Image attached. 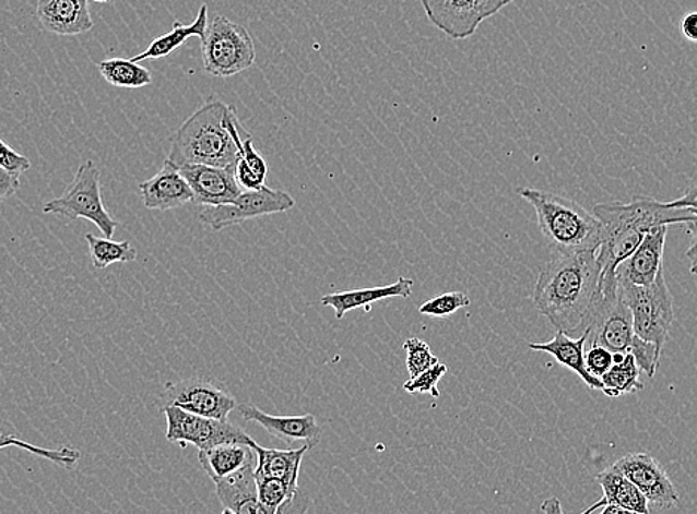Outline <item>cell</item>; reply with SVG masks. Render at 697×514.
I'll return each instance as SVG.
<instances>
[{
    "instance_id": "cell-1",
    "label": "cell",
    "mask_w": 697,
    "mask_h": 514,
    "mask_svg": "<svg viewBox=\"0 0 697 514\" xmlns=\"http://www.w3.org/2000/svg\"><path fill=\"white\" fill-rule=\"evenodd\" d=\"M598 252L556 254L540 270L534 306L558 332H586L601 300Z\"/></svg>"
},
{
    "instance_id": "cell-2",
    "label": "cell",
    "mask_w": 697,
    "mask_h": 514,
    "mask_svg": "<svg viewBox=\"0 0 697 514\" xmlns=\"http://www.w3.org/2000/svg\"><path fill=\"white\" fill-rule=\"evenodd\" d=\"M602 225V242L598 250L602 277L601 290L617 289V266L638 249L647 234L671 224L695 225L690 208L675 207L653 199H635L630 203H605L593 207Z\"/></svg>"
},
{
    "instance_id": "cell-3",
    "label": "cell",
    "mask_w": 697,
    "mask_h": 514,
    "mask_svg": "<svg viewBox=\"0 0 697 514\" xmlns=\"http://www.w3.org/2000/svg\"><path fill=\"white\" fill-rule=\"evenodd\" d=\"M249 139L233 106L210 98L176 131L165 162L177 168H235Z\"/></svg>"
},
{
    "instance_id": "cell-4",
    "label": "cell",
    "mask_w": 697,
    "mask_h": 514,
    "mask_svg": "<svg viewBox=\"0 0 697 514\" xmlns=\"http://www.w3.org/2000/svg\"><path fill=\"white\" fill-rule=\"evenodd\" d=\"M518 193L527 203L533 205L540 232L556 254L600 250L601 222L575 200L531 188L519 189Z\"/></svg>"
},
{
    "instance_id": "cell-5",
    "label": "cell",
    "mask_w": 697,
    "mask_h": 514,
    "mask_svg": "<svg viewBox=\"0 0 697 514\" xmlns=\"http://www.w3.org/2000/svg\"><path fill=\"white\" fill-rule=\"evenodd\" d=\"M204 72L214 77H231L255 64L256 49L250 33L224 15L214 16L201 39Z\"/></svg>"
},
{
    "instance_id": "cell-6",
    "label": "cell",
    "mask_w": 697,
    "mask_h": 514,
    "mask_svg": "<svg viewBox=\"0 0 697 514\" xmlns=\"http://www.w3.org/2000/svg\"><path fill=\"white\" fill-rule=\"evenodd\" d=\"M44 213L72 222L82 217L96 225L105 234V238L110 240L118 229V222L109 215L103 203L101 170L91 159L81 164L63 195L44 205Z\"/></svg>"
},
{
    "instance_id": "cell-7",
    "label": "cell",
    "mask_w": 697,
    "mask_h": 514,
    "mask_svg": "<svg viewBox=\"0 0 697 514\" xmlns=\"http://www.w3.org/2000/svg\"><path fill=\"white\" fill-rule=\"evenodd\" d=\"M623 300L633 312L635 333L639 338L663 349L674 323V296L660 274L650 286L621 285Z\"/></svg>"
},
{
    "instance_id": "cell-8",
    "label": "cell",
    "mask_w": 697,
    "mask_h": 514,
    "mask_svg": "<svg viewBox=\"0 0 697 514\" xmlns=\"http://www.w3.org/2000/svg\"><path fill=\"white\" fill-rule=\"evenodd\" d=\"M161 410L167 419L165 439L170 443H179L181 450L188 445L196 446L198 451H209L228 443L247 446L255 443L245 430L235 427L228 419L222 421V419L200 417L176 406H167Z\"/></svg>"
},
{
    "instance_id": "cell-9",
    "label": "cell",
    "mask_w": 697,
    "mask_h": 514,
    "mask_svg": "<svg viewBox=\"0 0 697 514\" xmlns=\"http://www.w3.org/2000/svg\"><path fill=\"white\" fill-rule=\"evenodd\" d=\"M161 409L167 406L180 407L200 417L226 421L237 401L224 384L214 378L191 376L167 382L160 397Z\"/></svg>"
},
{
    "instance_id": "cell-10",
    "label": "cell",
    "mask_w": 697,
    "mask_h": 514,
    "mask_svg": "<svg viewBox=\"0 0 697 514\" xmlns=\"http://www.w3.org/2000/svg\"><path fill=\"white\" fill-rule=\"evenodd\" d=\"M588 332L589 347H604L613 354H630L639 336L635 333L633 312L623 300L621 286L610 294H602L593 312Z\"/></svg>"
},
{
    "instance_id": "cell-11",
    "label": "cell",
    "mask_w": 697,
    "mask_h": 514,
    "mask_svg": "<svg viewBox=\"0 0 697 514\" xmlns=\"http://www.w3.org/2000/svg\"><path fill=\"white\" fill-rule=\"evenodd\" d=\"M296 203L291 193L263 187L259 191H245L233 204L205 207L200 220L213 230H224L229 226L245 224L268 215L287 212Z\"/></svg>"
},
{
    "instance_id": "cell-12",
    "label": "cell",
    "mask_w": 697,
    "mask_h": 514,
    "mask_svg": "<svg viewBox=\"0 0 697 514\" xmlns=\"http://www.w3.org/2000/svg\"><path fill=\"white\" fill-rule=\"evenodd\" d=\"M256 466L258 461L214 482L217 500L224 507L233 509L238 514H307L311 499L304 491H299L291 503L284 504L277 512L263 505L258 497Z\"/></svg>"
},
{
    "instance_id": "cell-13",
    "label": "cell",
    "mask_w": 697,
    "mask_h": 514,
    "mask_svg": "<svg viewBox=\"0 0 697 514\" xmlns=\"http://www.w3.org/2000/svg\"><path fill=\"white\" fill-rule=\"evenodd\" d=\"M614 466L628 477L655 507L668 510L680 503L675 485L672 483L665 468L660 466L653 456L635 452V454L622 456Z\"/></svg>"
},
{
    "instance_id": "cell-14",
    "label": "cell",
    "mask_w": 697,
    "mask_h": 514,
    "mask_svg": "<svg viewBox=\"0 0 697 514\" xmlns=\"http://www.w3.org/2000/svg\"><path fill=\"white\" fill-rule=\"evenodd\" d=\"M238 413L245 421L258 423L272 438L282 440L291 447L298 445V443L315 447L323 433L315 415L311 414L279 417V415L263 413L253 405H240Z\"/></svg>"
},
{
    "instance_id": "cell-15",
    "label": "cell",
    "mask_w": 697,
    "mask_h": 514,
    "mask_svg": "<svg viewBox=\"0 0 697 514\" xmlns=\"http://www.w3.org/2000/svg\"><path fill=\"white\" fill-rule=\"evenodd\" d=\"M668 226H659L647 234L638 249L617 266L621 285L650 286L663 273Z\"/></svg>"
},
{
    "instance_id": "cell-16",
    "label": "cell",
    "mask_w": 697,
    "mask_h": 514,
    "mask_svg": "<svg viewBox=\"0 0 697 514\" xmlns=\"http://www.w3.org/2000/svg\"><path fill=\"white\" fill-rule=\"evenodd\" d=\"M179 170L191 184L196 204L205 207L233 204L245 192L235 179V168L184 166Z\"/></svg>"
},
{
    "instance_id": "cell-17",
    "label": "cell",
    "mask_w": 697,
    "mask_h": 514,
    "mask_svg": "<svg viewBox=\"0 0 697 514\" xmlns=\"http://www.w3.org/2000/svg\"><path fill=\"white\" fill-rule=\"evenodd\" d=\"M427 19L453 40H463L476 33L484 22L473 0H420Z\"/></svg>"
},
{
    "instance_id": "cell-18",
    "label": "cell",
    "mask_w": 697,
    "mask_h": 514,
    "mask_svg": "<svg viewBox=\"0 0 697 514\" xmlns=\"http://www.w3.org/2000/svg\"><path fill=\"white\" fill-rule=\"evenodd\" d=\"M143 205L150 210H175L193 203L191 184L181 175L179 168L165 162L163 170L156 172L152 179L139 184Z\"/></svg>"
},
{
    "instance_id": "cell-19",
    "label": "cell",
    "mask_w": 697,
    "mask_h": 514,
    "mask_svg": "<svg viewBox=\"0 0 697 514\" xmlns=\"http://www.w3.org/2000/svg\"><path fill=\"white\" fill-rule=\"evenodd\" d=\"M36 16L44 31L59 36H76L94 27L88 0H38Z\"/></svg>"
},
{
    "instance_id": "cell-20",
    "label": "cell",
    "mask_w": 697,
    "mask_h": 514,
    "mask_svg": "<svg viewBox=\"0 0 697 514\" xmlns=\"http://www.w3.org/2000/svg\"><path fill=\"white\" fill-rule=\"evenodd\" d=\"M586 343H588V332L580 335V338H571L567 333L556 332L554 339L547 340V343H533L528 345V348L537 352L551 354L560 366L577 373L589 389L602 392L604 384L600 378L593 376L586 366Z\"/></svg>"
},
{
    "instance_id": "cell-21",
    "label": "cell",
    "mask_w": 697,
    "mask_h": 514,
    "mask_svg": "<svg viewBox=\"0 0 697 514\" xmlns=\"http://www.w3.org/2000/svg\"><path fill=\"white\" fill-rule=\"evenodd\" d=\"M414 289V279L400 277L398 282L389 286L368 287V289L338 291V294L324 295L320 299L321 306L333 308L338 320L344 319L346 312L366 308L369 311L370 303L389 298H410Z\"/></svg>"
},
{
    "instance_id": "cell-22",
    "label": "cell",
    "mask_w": 697,
    "mask_h": 514,
    "mask_svg": "<svg viewBox=\"0 0 697 514\" xmlns=\"http://www.w3.org/2000/svg\"><path fill=\"white\" fill-rule=\"evenodd\" d=\"M258 456V466H256V479H279L287 483L293 489H299V471L300 464L305 454L312 450L311 445H303L300 447H291V450H270V447L259 446L258 443L251 445Z\"/></svg>"
},
{
    "instance_id": "cell-23",
    "label": "cell",
    "mask_w": 697,
    "mask_h": 514,
    "mask_svg": "<svg viewBox=\"0 0 697 514\" xmlns=\"http://www.w3.org/2000/svg\"><path fill=\"white\" fill-rule=\"evenodd\" d=\"M208 26L209 7L203 3V5L200 7V11H198L196 20H193L191 24L175 22L170 32L152 40L146 51H143L142 55L134 56L131 60L135 61V63H142V61L158 60L172 56L177 48H180L181 45L187 43L192 36L203 39Z\"/></svg>"
},
{
    "instance_id": "cell-24",
    "label": "cell",
    "mask_w": 697,
    "mask_h": 514,
    "mask_svg": "<svg viewBox=\"0 0 697 514\" xmlns=\"http://www.w3.org/2000/svg\"><path fill=\"white\" fill-rule=\"evenodd\" d=\"M198 459L214 483L256 463L258 456L251 446L228 443L209 451H200Z\"/></svg>"
},
{
    "instance_id": "cell-25",
    "label": "cell",
    "mask_w": 697,
    "mask_h": 514,
    "mask_svg": "<svg viewBox=\"0 0 697 514\" xmlns=\"http://www.w3.org/2000/svg\"><path fill=\"white\" fill-rule=\"evenodd\" d=\"M596 482L601 485L609 504L621 505L637 514H650L649 500L645 493L639 491L614 464L596 476Z\"/></svg>"
},
{
    "instance_id": "cell-26",
    "label": "cell",
    "mask_w": 697,
    "mask_h": 514,
    "mask_svg": "<svg viewBox=\"0 0 697 514\" xmlns=\"http://www.w3.org/2000/svg\"><path fill=\"white\" fill-rule=\"evenodd\" d=\"M107 84L118 88L138 89L152 84V73L142 64L127 59H107L98 63Z\"/></svg>"
},
{
    "instance_id": "cell-27",
    "label": "cell",
    "mask_w": 697,
    "mask_h": 514,
    "mask_svg": "<svg viewBox=\"0 0 697 514\" xmlns=\"http://www.w3.org/2000/svg\"><path fill=\"white\" fill-rule=\"evenodd\" d=\"M639 372L641 369L638 368L634 354H626L621 363H614L613 368L601 378L604 384L602 393L607 397L617 398L625 394L642 392L645 384L639 380Z\"/></svg>"
},
{
    "instance_id": "cell-28",
    "label": "cell",
    "mask_w": 697,
    "mask_h": 514,
    "mask_svg": "<svg viewBox=\"0 0 697 514\" xmlns=\"http://www.w3.org/2000/svg\"><path fill=\"white\" fill-rule=\"evenodd\" d=\"M85 240L94 268L105 270L114 263L134 262L138 259V250L130 241H114L94 234H86Z\"/></svg>"
},
{
    "instance_id": "cell-29",
    "label": "cell",
    "mask_w": 697,
    "mask_h": 514,
    "mask_svg": "<svg viewBox=\"0 0 697 514\" xmlns=\"http://www.w3.org/2000/svg\"><path fill=\"white\" fill-rule=\"evenodd\" d=\"M256 483H258L259 501L267 507L275 510V512L282 509L284 504L291 503L300 491V489L288 487L282 480L270 479V477L256 479Z\"/></svg>"
},
{
    "instance_id": "cell-30",
    "label": "cell",
    "mask_w": 697,
    "mask_h": 514,
    "mask_svg": "<svg viewBox=\"0 0 697 514\" xmlns=\"http://www.w3.org/2000/svg\"><path fill=\"white\" fill-rule=\"evenodd\" d=\"M470 302L472 300L463 291H449V294L427 300L420 307L418 311L420 314L433 316V319H447V316L456 314L461 308L469 307Z\"/></svg>"
},
{
    "instance_id": "cell-31",
    "label": "cell",
    "mask_w": 697,
    "mask_h": 514,
    "mask_svg": "<svg viewBox=\"0 0 697 514\" xmlns=\"http://www.w3.org/2000/svg\"><path fill=\"white\" fill-rule=\"evenodd\" d=\"M406 351V368L410 370L411 380L439 363V359L433 354L430 345L423 339L410 338L403 344Z\"/></svg>"
},
{
    "instance_id": "cell-32",
    "label": "cell",
    "mask_w": 697,
    "mask_h": 514,
    "mask_svg": "<svg viewBox=\"0 0 697 514\" xmlns=\"http://www.w3.org/2000/svg\"><path fill=\"white\" fill-rule=\"evenodd\" d=\"M8 445L19 446L22 447V450L33 452V454L47 456L52 463L66 468L75 467L78 461L81 458L80 452L73 450V447H61V450L57 451L40 450L38 446L28 445V443L23 442V440L12 438V435H5V438H3L2 447H7Z\"/></svg>"
},
{
    "instance_id": "cell-33",
    "label": "cell",
    "mask_w": 697,
    "mask_h": 514,
    "mask_svg": "<svg viewBox=\"0 0 697 514\" xmlns=\"http://www.w3.org/2000/svg\"><path fill=\"white\" fill-rule=\"evenodd\" d=\"M447 372V364L440 363L439 361V363L433 366V368L426 370V372L421 373L420 376L405 382L403 389H405L407 393L430 394V396L439 398L440 392L437 390V384H439V381L442 380Z\"/></svg>"
},
{
    "instance_id": "cell-34",
    "label": "cell",
    "mask_w": 697,
    "mask_h": 514,
    "mask_svg": "<svg viewBox=\"0 0 697 514\" xmlns=\"http://www.w3.org/2000/svg\"><path fill=\"white\" fill-rule=\"evenodd\" d=\"M614 354L604 347H589L586 351V366L593 376L601 378L613 368Z\"/></svg>"
},
{
    "instance_id": "cell-35",
    "label": "cell",
    "mask_w": 697,
    "mask_h": 514,
    "mask_svg": "<svg viewBox=\"0 0 697 514\" xmlns=\"http://www.w3.org/2000/svg\"><path fill=\"white\" fill-rule=\"evenodd\" d=\"M31 159L26 156L16 154L12 147L8 146L5 142H0V168L5 171L14 172V175L22 176L23 172L31 170Z\"/></svg>"
},
{
    "instance_id": "cell-36",
    "label": "cell",
    "mask_w": 697,
    "mask_h": 514,
    "mask_svg": "<svg viewBox=\"0 0 697 514\" xmlns=\"http://www.w3.org/2000/svg\"><path fill=\"white\" fill-rule=\"evenodd\" d=\"M20 187H22L20 175H14V172L5 171L3 168H0V199H10V196L14 195V193L19 191Z\"/></svg>"
},
{
    "instance_id": "cell-37",
    "label": "cell",
    "mask_w": 697,
    "mask_h": 514,
    "mask_svg": "<svg viewBox=\"0 0 697 514\" xmlns=\"http://www.w3.org/2000/svg\"><path fill=\"white\" fill-rule=\"evenodd\" d=\"M476 5L477 12H480L482 20L491 19V16L497 15L498 12L510 5L513 0H473Z\"/></svg>"
},
{
    "instance_id": "cell-38",
    "label": "cell",
    "mask_w": 697,
    "mask_h": 514,
    "mask_svg": "<svg viewBox=\"0 0 697 514\" xmlns=\"http://www.w3.org/2000/svg\"><path fill=\"white\" fill-rule=\"evenodd\" d=\"M607 504V500L601 499L600 501H596L595 504H592L591 507L584 510V512L581 514H592L593 512H596L598 509L605 507V505ZM542 512L544 514H564L563 504H560L559 499H556V497H552V499L543 501Z\"/></svg>"
},
{
    "instance_id": "cell-39",
    "label": "cell",
    "mask_w": 697,
    "mask_h": 514,
    "mask_svg": "<svg viewBox=\"0 0 697 514\" xmlns=\"http://www.w3.org/2000/svg\"><path fill=\"white\" fill-rule=\"evenodd\" d=\"M680 27H682L684 38L697 44V12L684 15Z\"/></svg>"
},
{
    "instance_id": "cell-40",
    "label": "cell",
    "mask_w": 697,
    "mask_h": 514,
    "mask_svg": "<svg viewBox=\"0 0 697 514\" xmlns=\"http://www.w3.org/2000/svg\"><path fill=\"white\" fill-rule=\"evenodd\" d=\"M671 203L675 205V207L690 208L697 216V187L688 189L682 199L671 201Z\"/></svg>"
},
{
    "instance_id": "cell-41",
    "label": "cell",
    "mask_w": 697,
    "mask_h": 514,
    "mask_svg": "<svg viewBox=\"0 0 697 514\" xmlns=\"http://www.w3.org/2000/svg\"><path fill=\"white\" fill-rule=\"evenodd\" d=\"M686 256L688 262H690V273L693 275H697V230L695 234V240H693L692 246L688 247Z\"/></svg>"
},
{
    "instance_id": "cell-42",
    "label": "cell",
    "mask_w": 697,
    "mask_h": 514,
    "mask_svg": "<svg viewBox=\"0 0 697 514\" xmlns=\"http://www.w3.org/2000/svg\"><path fill=\"white\" fill-rule=\"evenodd\" d=\"M601 514H637V513L630 512V510L628 509H623L621 507V505L607 504L605 505L604 509H602Z\"/></svg>"
},
{
    "instance_id": "cell-43",
    "label": "cell",
    "mask_w": 697,
    "mask_h": 514,
    "mask_svg": "<svg viewBox=\"0 0 697 514\" xmlns=\"http://www.w3.org/2000/svg\"><path fill=\"white\" fill-rule=\"evenodd\" d=\"M221 514H238V513L235 512V510L233 509L225 507L224 512H222Z\"/></svg>"
},
{
    "instance_id": "cell-44",
    "label": "cell",
    "mask_w": 697,
    "mask_h": 514,
    "mask_svg": "<svg viewBox=\"0 0 697 514\" xmlns=\"http://www.w3.org/2000/svg\"><path fill=\"white\" fill-rule=\"evenodd\" d=\"M94 2L105 3V2H109V0H94Z\"/></svg>"
},
{
    "instance_id": "cell-45",
    "label": "cell",
    "mask_w": 697,
    "mask_h": 514,
    "mask_svg": "<svg viewBox=\"0 0 697 514\" xmlns=\"http://www.w3.org/2000/svg\"><path fill=\"white\" fill-rule=\"evenodd\" d=\"M695 228H696V230H697V222H696V224H695Z\"/></svg>"
}]
</instances>
